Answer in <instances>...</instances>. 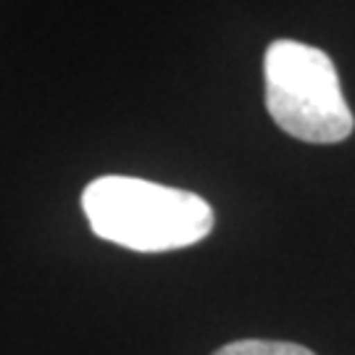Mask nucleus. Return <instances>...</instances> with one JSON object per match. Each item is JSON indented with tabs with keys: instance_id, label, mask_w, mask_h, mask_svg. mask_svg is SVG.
Segmentation results:
<instances>
[{
	"instance_id": "f257e3e1",
	"label": "nucleus",
	"mask_w": 355,
	"mask_h": 355,
	"mask_svg": "<svg viewBox=\"0 0 355 355\" xmlns=\"http://www.w3.org/2000/svg\"><path fill=\"white\" fill-rule=\"evenodd\" d=\"M92 232L137 253H166L205 240L214 208L200 195L148 179L101 177L82 192Z\"/></svg>"
},
{
	"instance_id": "f03ea898",
	"label": "nucleus",
	"mask_w": 355,
	"mask_h": 355,
	"mask_svg": "<svg viewBox=\"0 0 355 355\" xmlns=\"http://www.w3.org/2000/svg\"><path fill=\"white\" fill-rule=\"evenodd\" d=\"M263 79L268 116L290 137L334 145L353 135V111L324 51L297 40H277L263 58Z\"/></svg>"
},
{
	"instance_id": "7ed1b4c3",
	"label": "nucleus",
	"mask_w": 355,
	"mask_h": 355,
	"mask_svg": "<svg viewBox=\"0 0 355 355\" xmlns=\"http://www.w3.org/2000/svg\"><path fill=\"white\" fill-rule=\"evenodd\" d=\"M214 355H316L308 347L295 343H268V340H240L224 345Z\"/></svg>"
}]
</instances>
